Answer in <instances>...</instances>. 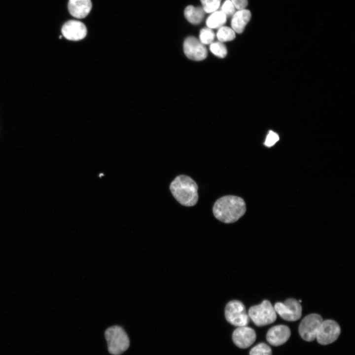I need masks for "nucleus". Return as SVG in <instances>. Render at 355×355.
I'll return each instance as SVG.
<instances>
[{
  "label": "nucleus",
  "instance_id": "nucleus-1",
  "mask_svg": "<svg viewBox=\"0 0 355 355\" xmlns=\"http://www.w3.org/2000/svg\"><path fill=\"white\" fill-rule=\"evenodd\" d=\"M246 211V206L243 199L234 195L220 197L215 202L213 208L215 217L225 223L237 221Z\"/></svg>",
  "mask_w": 355,
  "mask_h": 355
},
{
  "label": "nucleus",
  "instance_id": "nucleus-2",
  "mask_svg": "<svg viewBox=\"0 0 355 355\" xmlns=\"http://www.w3.org/2000/svg\"><path fill=\"white\" fill-rule=\"evenodd\" d=\"M198 187L190 177L180 175L177 176L170 185V191L176 200L181 205L192 207L198 200Z\"/></svg>",
  "mask_w": 355,
  "mask_h": 355
},
{
  "label": "nucleus",
  "instance_id": "nucleus-3",
  "mask_svg": "<svg viewBox=\"0 0 355 355\" xmlns=\"http://www.w3.org/2000/svg\"><path fill=\"white\" fill-rule=\"evenodd\" d=\"M105 336L107 343L108 350L113 355H120L130 346V340L125 331L120 326L114 325L105 331Z\"/></svg>",
  "mask_w": 355,
  "mask_h": 355
},
{
  "label": "nucleus",
  "instance_id": "nucleus-4",
  "mask_svg": "<svg viewBox=\"0 0 355 355\" xmlns=\"http://www.w3.org/2000/svg\"><path fill=\"white\" fill-rule=\"evenodd\" d=\"M248 315L253 323L258 326H262L274 322L277 318L274 307L267 300L261 304L251 307Z\"/></svg>",
  "mask_w": 355,
  "mask_h": 355
},
{
  "label": "nucleus",
  "instance_id": "nucleus-5",
  "mask_svg": "<svg viewBox=\"0 0 355 355\" xmlns=\"http://www.w3.org/2000/svg\"><path fill=\"white\" fill-rule=\"evenodd\" d=\"M225 317L229 323L237 327L247 326L249 320L244 305L236 300L229 301L226 305Z\"/></svg>",
  "mask_w": 355,
  "mask_h": 355
},
{
  "label": "nucleus",
  "instance_id": "nucleus-6",
  "mask_svg": "<svg viewBox=\"0 0 355 355\" xmlns=\"http://www.w3.org/2000/svg\"><path fill=\"white\" fill-rule=\"evenodd\" d=\"M323 320L322 317L317 314L306 316L299 326V333L301 338L308 342L315 340Z\"/></svg>",
  "mask_w": 355,
  "mask_h": 355
},
{
  "label": "nucleus",
  "instance_id": "nucleus-7",
  "mask_svg": "<svg viewBox=\"0 0 355 355\" xmlns=\"http://www.w3.org/2000/svg\"><path fill=\"white\" fill-rule=\"evenodd\" d=\"M274 309L282 319L287 321H296L299 320L302 315L301 305L297 300L293 298H289L284 303H276Z\"/></svg>",
  "mask_w": 355,
  "mask_h": 355
},
{
  "label": "nucleus",
  "instance_id": "nucleus-8",
  "mask_svg": "<svg viewBox=\"0 0 355 355\" xmlns=\"http://www.w3.org/2000/svg\"><path fill=\"white\" fill-rule=\"evenodd\" d=\"M340 332V327L337 322L326 320L322 321L316 339L321 345H328L336 340Z\"/></svg>",
  "mask_w": 355,
  "mask_h": 355
},
{
  "label": "nucleus",
  "instance_id": "nucleus-9",
  "mask_svg": "<svg viewBox=\"0 0 355 355\" xmlns=\"http://www.w3.org/2000/svg\"><path fill=\"white\" fill-rule=\"evenodd\" d=\"M183 47L184 54L189 59L200 61L207 57L208 52L205 45L195 37H187Z\"/></svg>",
  "mask_w": 355,
  "mask_h": 355
},
{
  "label": "nucleus",
  "instance_id": "nucleus-10",
  "mask_svg": "<svg viewBox=\"0 0 355 355\" xmlns=\"http://www.w3.org/2000/svg\"><path fill=\"white\" fill-rule=\"evenodd\" d=\"M256 338L255 331L247 326L238 327L232 334L233 343L241 349L250 347L254 342Z\"/></svg>",
  "mask_w": 355,
  "mask_h": 355
},
{
  "label": "nucleus",
  "instance_id": "nucleus-11",
  "mask_svg": "<svg viewBox=\"0 0 355 355\" xmlns=\"http://www.w3.org/2000/svg\"><path fill=\"white\" fill-rule=\"evenodd\" d=\"M61 31L66 39L74 41L84 38L87 34L85 25L80 21L74 20L66 22L63 26Z\"/></svg>",
  "mask_w": 355,
  "mask_h": 355
},
{
  "label": "nucleus",
  "instance_id": "nucleus-12",
  "mask_svg": "<svg viewBox=\"0 0 355 355\" xmlns=\"http://www.w3.org/2000/svg\"><path fill=\"white\" fill-rule=\"evenodd\" d=\"M289 327L284 325H277L271 328L267 333V341L272 345L279 346L285 343L290 336Z\"/></svg>",
  "mask_w": 355,
  "mask_h": 355
},
{
  "label": "nucleus",
  "instance_id": "nucleus-13",
  "mask_svg": "<svg viewBox=\"0 0 355 355\" xmlns=\"http://www.w3.org/2000/svg\"><path fill=\"white\" fill-rule=\"evenodd\" d=\"M92 8L91 0H69L68 9L74 17L82 19L86 17Z\"/></svg>",
  "mask_w": 355,
  "mask_h": 355
},
{
  "label": "nucleus",
  "instance_id": "nucleus-14",
  "mask_svg": "<svg viewBox=\"0 0 355 355\" xmlns=\"http://www.w3.org/2000/svg\"><path fill=\"white\" fill-rule=\"evenodd\" d=\"M250 18L251 13L249 10L246 9L238 10L232 16V29L238 34L242 33Z\"/></svg>",
  "mask_w": 355,
  "mask_h": 355
},
{
  "label": "nucleus",
  "instance_id": "nucleus-15",
  "mask_svg": "<svg viewBox=\"0 0 355 355\" xmlns=\"http://www.w3.org/2000/svg\"><path fill=\"white\" fill-rule=\"evenodd\" d=\"M205 12L202 7L192 5L187 6L184 10V16L191 23L198 24L203 20Z\"/></svg>",
  "mask_w": 355,
  "mask_h": 355
},
{
  "label": "nucleus",
  "instance_id": "nucleus-16",
  "mask_svg": "<svg viewBox=\"0 0 355 355\" xmlns=\"http://www.w3.org/2000/svg\"><path fill=\"white\" fill-rule=\"evenodd\" d=\"M226 15L221 10H216L208 17L206 24L211 29H217L223 26L226 21Z\"/></svg>",
  "mask_w": 355,
  "mask_h": 355
},
{
  "label": "nucleus",
  "instance_id": "nucleus-17",
  "mask_svg": "<svg viewBox=\"0 0 355 355\" xmlns=\"http://www.w3.org/2000/svg\"><path fill=\"white\" fill-rule=\"evenodd\" d=\"M217 37L221 42L233 40L235 37V32L231 28L222 26L219 28L216 34Z\"/></svg>",
  "mask_w": 355,
  "mask_h": 355
},
{
  "label": "nucleus",
  "instance_id": "nucleus-18",
  "mask_svg": "<svg viewBox=\"0 0 355 355\" xmlns=\"http://www.w3.org/2000/svg\"><path fill=\"white\" fill-rule=\"evenodd\" d=\"M210 49L211 51L215 56L219 58H224L227 53L225 45L223 42L216 41L210 44Z\"/></svg>",
  "mask_w": 355,
  "mask_h": 355
},
{
  "label": "nucleus",
  "instance_id": "nucleus-19",
  "mask_svg": "<svg viewBox=\"0 0 355 355\" xmlns=\"http://www.w3.org/2000/svg\"><path fill=\"white\" fill-rule=\"evenodd\" d=\"M214 36V33L211 29L205 28L200 31L199 40L204 45L210 44L213 42Z\"/></svg>",
  "mask_w": 355,
  "mask_h": 355
},
{
  "label": "nucleus",
  "instance_id": "nucleus-20",
  "mask_svg": "<svg viewBox=\"0 0 355 355\" xmlns=\"http://www.w3.org/2000/svg\"><path fill=\"white\" fill-rule=\"evenodd\" d=\"M249 355H272V350L268 345L261 343L253 347L249 352Z\"/></svg>",
  "mask_w": 355,
  "mask_h": 355
},
{
  "label": "nucleus",
  "instance_id": "nucleus-21",
  "mask_svg": "<svg viewBox=\"0 0 355 355\" xmlns=\"http://www.w3.org/2000/svg\"><path fill=\"white\" fill-rule=\"evenodd\" d=\"M202 8L206 13H213L218 9L221 0H200Z\"/></svg>",
  "mask_w": 355,
  "mask_h": 355
},
{
  "label": "nucleus",
  "instance_id": "nucleus-22",
  "mask_svg": "<svg viewBox=\"0 0 355 355\" xmlns=\"http://www.w3.org/2000/svg\"><path fill=\"white\" fill-rule=\"evenodd\" d=\"M236 8L230 0H226L221 6V11L226 16H232L236 12Z\"/></svg>",
  "mask_w": 355,
  "mask_h": 355
},
{
  "label": "nucleus",
  "instance_id": "nucleus-23",
  "mask_svg": "<svg viewBox=\"0 0 355 355\" xmlns=\"http://www.w3.org/2000/svg\"><path fill=\"white\" fill-rule=\"evenodd\" d=\"M279 140V135L276 133L270 131L266 137L264 144L267 147H271L274 145Z\"/></svg>",
  "mask_w": 355,
  "mask_h": 355
},
{
  "label": "nucleus",
  "instance_id": "nucleus-24",
  "mask_svg": "<svg viewBox=\"0 0 355 355\" xmlns=\"http://www.w3.org/2000/svg\"><path fill=\"white\" fill-rule=\"evenodd\" d=\"M236 9L241 10L245 9L248 4V0H230Z\"/></svg>",
  "mask_w": 355,
  "mask_h": 355
}]
</instances>
